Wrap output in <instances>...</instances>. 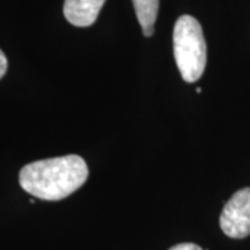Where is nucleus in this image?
<instances>
[{
	"label": "nucleus",
	"instance_id": "nucleus-4",
	"mask_svg": "<svg viewBox=\"0 0 250 250\" xmlns=\"http://www.w3.org/2000/svg\"><path fill=\"white\" fill-rule=\"evenodd\" d=\"M106 0H65L64 17L75 27H90L98 20Z\"/></svg>",
	"mask_w": 250,
	"mask_h": 250
},
{
	"label": "nucleus",
	"instance_id": "nucleus-1",
	"mask_svg": "<svg viewBox=\"0 0 250 250\" xmlns=\"http://www.w3.org/2000/svg\"><path fill=\"white\" fill-rule=\"evenodd\" d=\"M85 160L77 154L34 161L20 171V185L34 197L56 202L70 196L88 179Z\"/></svg>",
	"mask_w": 250,
	"mask_h": 250
},
{
	"label": "nucleus",
	"instance_id": "nucleus-2",
	"mask_svg": "<svg viewBox=\"0 0 250 250\" xmlns=\"http://www.w3.org/2000/svg\"><path fill=\"white\" fill-rule=\"evenodd\" d=\"M174 57L184 81L196 82L205 72L207 46L202 25L192 16H181L172 32Z\"/></svg>",
	"mask_w": 250,
	"mask_h": 250
},
{
	"label": "nucleus",
	"instance_id": "nucleus-5",
	"mask_svg": "<svg viewBox=\"0 0 250 250\" xmlns=\"http://www.w3.org/2000/svg\"><path fill=\"white\" fill-rule=\"evenodd\" d=\"M138 21L145 36H152L159 14V0H132Z\"/></svg>",
	"mask_w": 250,
	"mask_h": 250
},
{
	"label": "nucleus",
	"instance_id": "nucleus-7",
	"mask_svg": "<svg viewBox=\"0 0 250 250\" xmlns=\"http://www.w3.org/2000/svg\"><path fill=\"white\" fill-rule=\"evenodd\" d=\"M170 250H202V248L195 243H179V245L172 246Z\"/></svg>",
	"mask_w": 250,
	"mask_h": 250
},
{
	"label": "nucleus",
	"instance_id": "nucleus-3",
	"mask_svg": "<svg viewBox=\"0 0 250 250\" xmlns=\"http://www.w3.org/2000/svg\"><path fill=\"white\" fill-rule=\"evenodd\" d=\"M223 232L233 238L243 239L250 235V188L235 192L228 203L224 206L220 217Z\"/></svg>",
	"mask_w": 250,
	"mask_h": 250
},
{
	"label": "nucleus",
	"instance_id": "nucleus-6",
	"mask_svg": "<svg viewBox=\"0 0 250 250\" xmlns=\"http://www.w3.org/2000/svg\"><path fill=\"white\" fill-rule=\"evenodd\" d=\"M7 67H9L7 57H6V54L0 50V80L4 77V74H6V71H7Z\"/></svg>",
	"mask_w": 250,
	"mask_h": 250
}]
</instances>
